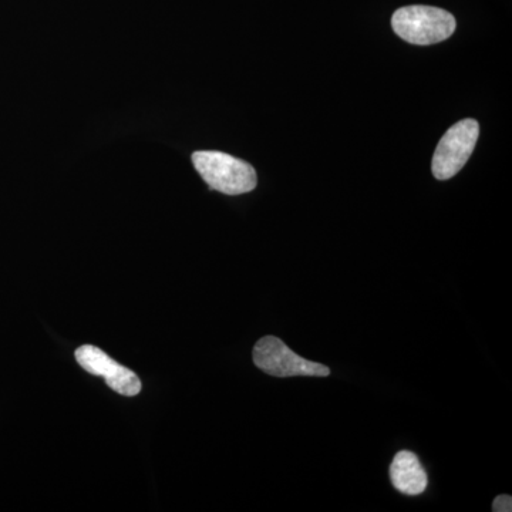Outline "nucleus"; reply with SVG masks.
<instances>
[{"instance_id":"0eeeda50","label":"nucleus","mask_w":512,"mask_h":512,"mask_svg":"<svg viewBox=\"0 0 512 512\" xmlns=\"http://www.w3.org/2000/svg\"><path fill=\"white\" fill-rule=\"evenodd\" d=\"M494 512H511L512 511V497L511 495L503 494L498 495L493 503Z\"/></svg>"},{"instance_id":"20e7f679","label":"nucleus","mask_w":512,"mask_h":512,"mask_svg":"<svg viewBox=\"0 0 512 512\" xmlns=\"http://www.w3.org/2000/svg\"><path fill=\"white\" fill-rule=\"evenodd\" d=\"M480 127L476 120L467 119L448 128L434 153L433 170L437 180H450L466 165L476 147Z\"/></svg>"},{"instance_id":"39448f33","label":"nucleus","mask_w":512,"mask_h":512,"mask_svg":"<svg viewBox=\"0 0 512 512\" xmlns=\"http://www.w3.org/2000/svg\"><path fill=\"white\" fill-rule=\"evenodd\" d=\"M77 363L93 376L103 377L107 386L121 396L134 397L143 389L141 380L128 367L121 366L103 350L92 345H83L74 352Z\"/></svg>"},{"instance_id":"f257e3e1","label":"nucleus","mask_w":512,"mask_h":512,"mask_svg":"<svg viewBox=\"0 0 512 512\" xmlns=\"http://www.w3.org/2000/svg\"><path fill=\"white\" fill-rule=\"evenodd\" d=\"M192 163L211 190L222 194H247L258 184L252 165L220 151H197L192 154Z\"/></svg>"},{"instance_id":"423d86ee","label":"nucleus","mask_w":512,"mask_h":512,"mask_svg":"<svg viewBox=\"0 0 512 512\" xmlns=\"http://www.w3.org/2000/svg\"><path fill=\"white\" fill-rule=\"evenodd\" d=\"M390 480L399 493L419 495L427 488V473L412 451H400L390 466Z\"/></svg>"},{"instance_id":"f03ea898","label":"nucleus","mask_w":512,"mask_h":512,"mask_svg":"<svg viewBox=\"0 0 512 512\" xmlns=\"http://www.w3.org/2000/svg\"><path fill=\"white\" fill-rule=\"evenodd\" d=\"M394 32L406 42L430 46L444 42L456 32V19L451 13L431 6H407L394 12Z\"/></svg>"},{"instance_id":"7ed1b4c3","label":"nucleus","mask_w":512,"mask_h":512,"mask_svg":"<svg viewBox=\"0 0 512 512\" xmlns=\"http://www.w3.org/2000/svg\"><path fill=\"white\" fill-rule=\"evenodd\" d=\"M254 363L266 375L275 377L312 376L328 377L330 369L296 355L276 336H265L256 342Z\"/></svg>"}]
</instances>
